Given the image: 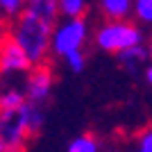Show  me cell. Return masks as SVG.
I'll return each mask as SVG.
<instances>
[{
	"instance_id": "obj_1",
	"label": "cell",
	"mask_w": 152,
	"mask_h": 152,
	"mask_svg": "<svg viewBox=\"0 0 152 152\" xmlns=\"http://www.w3.org/2000/svg\"><path fill=\"white\" fill-rule=\"evenodd\" d=\"M52 32H55V25L48 23V20L39 18L34 14L25 12L20 14L18 18L12 23L9 27V34H12L18 45L27 52V57L32 59L34 66L39 64H45L48 57L52 52Z\"/></svg>"
},
{
	"instance_id": "obj_2",
	"label": "cell",
	"mask_w": 152,
	"mask_h": 152,
	"mask_svg": "<svg viewBox=\"0 0 152 152\" xmlns=\"http://www.w3.org/2000/svg\"><path fill=\"white\" fill-rule=\"evenodd\" d=\"M139 43H143V32L125 18L121 20L107 18V23H102L95 30V45L102 52L118 55L121 50H127V48L139 45Z\"/></svg>"
},
{
	"instance_id": "obj_3",
	"label": "cell",
	"mask_w": 152,
	"mask_h": 152,
	"mask_svg": "<svg viewBox=\"0 0 152 152\" xmlns=\"http://www.w3.org/2000/svg\"><path fill=\"white\" fill-rule=\"evenodd\" d=\"M86 39H89V23L84 16L64 18L61 23L55 25V32H52V52L59 57H66L75 50H82Z\"/></svg>"
},
{
	"instance_id": "obj_4",
	"label": "cell",
	"mask_w": 152,
	"mask_h": 152,
	"mask_svg": "<svg viewBox=\"0 0 152 152\" xmlns=\"http://www.w3.org/2000/svg\"><path fill=\"white\" fill-rule=\"evenodd\" d=\"M0 139L5 143V152H25L32 136L20 111H0Z\"/></svg>"
},
{
	"instance_id": "obj_5",
	"label": "cell",
	"mask_w": 152,
	"mask_h": 152,
	"mask_svg": "<svg viewBox=\"0 0 152 152\" xmlns=\"http://www.w3.org/2000/svg\"><path fill=\"white\" fill-rule=\"evenodd\" d=\"M32 59L27 52L18 45V41L7 32L0 39V75H18V73H30Z\"/></svg>"
},
{
	"instance_id": "obj_6",
	"label": "cell",
	"mask_w": 152,
	"mask_h": 152,
	"mask_svg": "<svg viewBox=\"0 0 152 152\" xmlns=\"http://www.w3.org/2000/svg\"><path fill=\"white\" fill-rule=\"evenodd\" d=\"M25 98L34 104H45L52 93V70L45 64L32 66V70L25 77Z\"/></svg>"
},
{
	"instance_id": "obj_7",
	"label": "cell",
	"mask_w": 152,
	"mask_h": 152,
	"mask_svg": "<svg viewBox=\"0 0 152 152\" xmlns=\"http://www.w3.org/2000/svg\"><path fill=\"white\" fill-rule=\"evenodd\" d=\"M25 12L34 14V16H39V18H43V20H48L52 25H57L59 16H61V12H59V0H27Z\"/></svg>"
},
{
	"instance_id": "obj_8",
	"label": "cell",
	"mask_w": 152,
	"mask_h": 152,
	"mask_svg": "<svg viewBox=\"0 0 152 152\" xmlns=\"http://www.w3.org/2000/svg\"><path fill=\"white\" fill-rule=\"evenodd\" d=\"M20 116H23V123H25L30 136H37L41 129H43V123H45V114H43V104H34V102L27 100L23 107L18 109Z\"/></svg>"
},
{
	"instance_id": "obj_9",
	"label": "cell",
	"mask_w": 152,
	"mask_h": 152,
	"mask_svg": "<svg viewBox=\"0 0 152 152\" xmlns=\"http://www.w3.org/2000/svg\"><path fill=\"white\" fill-rule=\"evenodd\" d=\"M116 57H118V61L123 64V68H125V70H129V73H139V68L145 64V59H150V50L143 48V43H139V45L127 48V50H121Z\"/></svg>"
},
{
	"instance_id": "obj_10",
	"label": "cell",
	"mask_w": 152,
	"mask_h": 152,
	"mask_svg": "<svg viewBox=\"0 0 152 152\" xmlns=\"http://www.w3.org/2000/svg\"><path fill=\"white\" fill-rule=\"evenodd\" d=\"M100 9L107 18L121 20L134 12V0H100Z\"/></svg>"
},
{
	"instance_id": "obj_11",
	"label": "cell",
	"mask_w": 152,
	"mask_h": 152,
	"mask_svg": "<svg viewBox=\"0 0 152 152\" xmlns=\"http://www.w3.org/2000/svg\"><path fill=\"white\" fill-rule=\"evenodd\" d=\"M25 102H27L25 91L12 89V86L0 91V111H18Z\"/></svg>"
},
{
	"instance_id": "obj_12",
	"label": "cell",
	"mask_w": 152,
	"mask_h": 152,
	"mask_svg": "<svg viewBox=\"0 0 152 152\" xmlns=\"http://www.w3.org/2000/svg\"><path fill=\"white\" fill-rule=\"evenodd\" d=\"M66 152H100V143L93 134H80L68 143Z\"/></svg>"
},
{
	"instance_id": "obj_13",
	"label": "cell",
	"mask_w": 152,
	"mask_h": 152,
	"mask_svg": "<svg viewBox=\"0 0 152 152\" xmlns=\"http://www.w3.org/2000/svg\"><path fill=\"white\" fill-rule=\"evenodd\" d=\"M27 0H0V20L14 23L25 9Z\"/></svg>"
},
{
	"instance_id": "obj_14",
	"label": "cell",
	"mask_w": 152,
	"mask_h": 152,
	"mask_svg": "<svg viewBox=\"0 0 152 152\" xmlns=\"http://www.w3.org/2000/svg\"><path fill=\"white\" fill-rule=\"evenodd\" d=\"M86 0H59V12L64 18H75L86 14Z\"/></svg>"
},
{
	"instance_id": "obj_15",
	"label": "cell",
	"mask_w": 152,
	"mask_h": 152,
	"mask_svg": "<svg viewBox=\"0 0 152 152\" xmlns=\"http://www.w3.org/2000/svg\"><path fill=\"white\" fill-rule=\"evenodd\" d=\"M134 16L139 18V23L152 25V0H134Z\"/></svg>"
},
{
	"instance_id": "obj_16",
	"label": "cell",
	"mask_w": 152,
	"mask_h": 152,
	"mask_svg": "<svg viewBox=\"0 0 152 152\" xmlns=\"http://www.w3.org/2000/svg\"><path fill=\"white\" fill-rule=\"evenodd\" d=\"M66 64H68V68L73 70V73H82L84 66H86V55H84V50H75L70 52V55H66Z\"/></svg>"
},
{
	"instance_id": "obj_17",
	"label": "cell",
	"mask_w": 152,
	"mask_h": 152,
	"mask_svg": "<svg viewBox=\"0 0 152 152\" xmlns=\"http://www.w3.org/2000/svg\"><path fill=\"white\" fill-rule=\"evenodd\" d=\"M136 152H152V127L143 129L136 141Z\"/></svg>"
},
{
	"instance_id": "obj_18",
	"label": "cell",
	"mask_w": 152,
	"mask_h": 152,
	"mask_svg": "<svg viewBox=\"0 0 152 152\" xmlns=\"http://www.w3.org/2000/svg\"><path fill=\"white\" fill-rule=\"evenodd\" d=\"M145 80H148V84L152 86V66H148V68H145Z\"/></svg>"
},
{
	"instance_id": "obj_19",
	"label": "cell",
	"mask_w": 152,
	"mask_h": 152,
	"mask_svg": "<svg viewBox=\"0 0 152 152\" xmlns=\"http://www.w3.org/2000/svg\"><path fill=\"white\" fill-rule=\"evenodd\" d=\"M0 152H5V143H2V139H0Z\"/></svg>"
},
{
	"instance_id": "obj_20",
	"label": "cell",
	"mask_w": 152,
	"mask_h": 152,
	"mask_svg": "<svg viewBox=\"0 0 152 152\" xmlns=\"http://www.w3.org/2000/svg\"><path fill=\"white\" fill-rule=\"evenodd\" d=\"M148 50H150V59H152V41H150V48H148Z\"/></svg>"
}]
</instances>
